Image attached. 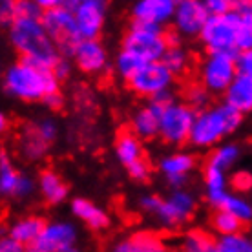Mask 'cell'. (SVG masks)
Returning a JSON list of instances; mask_svg holds the SVG:
<instances>
[{"label":"cell","instance_id":"cell-1","mask_svg":"<svg viewBox=\"0 0 252 252\" xmlns=\"http://www.w3.org/2000/svg\"><path fill=\"white\" fill-rule=\"evenodd\" d=\"M9 42L20 53V61L38 68H53L59 61V48L46 32L42 20L15 19L9 24Z\"/></svg>","mask_w":252,"mask_h":252},{"label":"cell","instance_id":"cell-2","mask_svg":"<svg viewBox=\"0 0 252 252\" xmlns=\"http://www.w3.org/2000/svg\"><path fill=\"white\" fill-rule=\"evenodd\" d=\"M6 92L22 101H42L46 95L59 90V79L50 68H38L20 61L11 64L4 75Z\"/></svg>","mask_w":252,"mask_h":252},{"label":"cell","instance_id":"cell-3","mask_svg":"<svg viewBox=\"0 0 252 252\" xmlns=\"http://www.w3.org/2000/svg\"><path fill=\"white\" fill-rule=\"evenodd\" d=\"M241 117H243V114L240 110H236L227 102L214 108V110H201L195 115L189 141L199 148L214 146L227 133L234 132L240 126Z\"/></svg>","mask_w":252,"mask_h":252},{"label":"cell","instance_id":"cell-4","mask_svg":"<svg viewBox=\"0 0 252 252\" xmlns=\"http://www.w3.org/2000/svg\"><path fill=\"white\" fill-rule=\"evenodd\" d=\"M238 28L240 13L232 7L223 15H210L199 38L208 51H228L238 55Z\"/></svg>","mask_w":252,"mask_h":252},{"label":"cell","instance_id":"cell-5","mask_svg":"<svg viewBox=\"0 0 252 252\" xmlns=\"http://www.w3.org/2000/svg\"><path fill=\"white\" fill-rule=\"evenodd\" d=\"M42 24H44L46 32L50 33V37L53 38V42L57 44L59 51L63 55L73 57L77 44L82 40V35L75 20V13L64 6H55L44 11Z\"/></svg>","mask_w":252,"mask_h":252},{"label":"cell","instance_id":"cell-6","mask_svg":"<svg viewBox=\"0 0 252 252\" xmlns=\"http://www.w3.org/2000/svg\"><path fill=\"white\" fill-rule=\"evenodd\" d=\"M123 48L135 51L146 63H152V61L163 59L164 51L168 50V44H166L161 26L148 24V22H141V20L133 19L132 28L125 37Z\"/></svg>","mask_w":252,"mask_h":252},{"label":"cell","instance_id":"cell-7","mask_svg":"<svg viewBox=\"0 0 252 252\" xmlns=\"http://www.w3.org/2000/svg\"><path fill=\"white\" fill-rule=\"evenodd\" d=\"M195 201L194 197L185 192V190L177 189L168 199H159L156 195H145L141 199V208L145 212L156 214L164 223L166 227H176L179 223H183L190 218L194 212Z\"/></svg>","mask_w":252,"mask_h":252},{"label":"cell","instance_id":"cell-8","mask_svg":"<svg viewBox=\"0 0 252 252\" xmlns=\"http://www.w3.org/2000/svg\"><path fill=\"white\" fill-rule=\"evenodd\" d=\"M240 71H238V55L228 51H208L207 61L201 68L203 86L208 92L221 94L227 92Z\"/></svg>","mask_w":252,"mask_h":252},{"label":"cell","instance_id":"cell-9","mask_svg":"<svg viewBox=\"0 0 252 252\" xmlns=\"http://www.w3.org/2000/svg\"><path fill=\"white\" fill-rule=\"evenodd\" d=\"M161 125H159V135L170 143V145H181L190 139V132L194 126L195 114L190 106L185 104H170L161 114Z\"/></svg>","mask_w":252,"mask_h":252},{"label":"cell","instance_id":"cell-10","mask_svg":"<svg viewBox=\"0 0 252 252\" xmlns=\"http://www.w3.org/2000/svg\"><path fill=\"white\" fill-rule=\"evenodd\" d=\"M174 75L176 73L163 61H152V63H146L135 75L130 77L128 84L137 95L152 97L163 90L170 88Z\"/></svg>","mask_w":252,"mask_h":252},{"label":"cell","instance_id":"cell-11","mask_svg":"<svg viewBox=\"0 0 252 252\" xmlns=\"http://www.w3.org/2000/svg\"><path fill=\"white\" fill-rule=\"evenodd\" d=\"M75 227L64 221H55L44 225L40 236L30 245V249L35 252H71L75 249Z\"/></svg>","mask_w":252,"mask_h":252},{"label":"cell","instance_id":"cell-12","mask_svg":"<svg viewBox=\"0 0 252 252\" xmlns=\"http://www.w3.org/2000/svg\"><path fill=\"white\" fill-rule=\"evenodd\" d=\"M208 17H210V13L205 6V0H181V2H177L176 7L174 28L181 35L199 37Z\"/></svg>","mask_w":252,"mask_h":252},{"label":"cell","instance_id":"cell-13","mask_svg":"<svg viewBox=\"0 0 252 252\" xmlns=\"http://www.w3.org/2000/svg\"><path fill=\"white\" fill-rule=\"evenodd\" d=\"M75 20L82 38H97L102 32L106 6L102 0H86L77 6Z\"/></svg>","mask_w":252,"mask_h":252},{"label":"cell","instance_id":"cell-14","mask_svg":"<svg viewBox=\"0 0 252 252\" xmlns=\"http://www.w3.org/2000/svg\"><path fill=\"white\" fill-rule=\"evenodd\" d=\"M177 2L176 0H137L133 6V19L163 28L174 20Z\"/></svg>","mask_w":252,"mask_h":252},{"label":"cell","instance_id":"cell-15","mask_svg":"<svg viewBox=\"0 0 252 252\" xmlns=\"http://www.w3.org/2000/svg\"><path fill=\"white\" fill-rule=\"evenodd\" d=\"M73 59L86 73H99L106 66V51L97 38H82L77 44Z\"/></svg>","mask_w":252,"mask_h":252},{"label":"cell","instance_id":"cell-16","mask_svg":"<svg viewBox=\"0 0 252 252\" xmlns=\"http://www.w3.org/2000/svg\"><path fill=\"white\" fill-rule=\"evenodd\" d=\"M194 163L195 161L190 154L181 152V154H172L168 158H164L159 166H161L163 174L168 179V183L174 189H181L187 183V176L194 168Z\"/></svg>","mask_w":252,"mask_h":252},{"label":"cell","instance_id":"cell-17","mask_svg":"<svg viewBox=\"0 0 252 252\" xmlns=\"http://www.w3.org/2000/svg\"><path fill=\"white\" fill-rule=\"evenodd\" d=\"M225 102L247 114L252 110V77L245 73H238L232 84L225 92Z\"/></svg>","mask_w":252,"mask_h":252},{"label":"cell","instance_id":"cell-18","mask_svg":"<svg viewBox=\"0 0 252 252\" xmlns=\"http://www.w3.org/2000/svg\"><path fill=\"white\" fill-rule=\"evenodd\" d=\"M205 185H207V197L210 205L220 208L227 197V176L223 168L208 164L205 170Z\"/></svg>","mask_w":252,"mask_h":252},{"label":"cell","instance_id":"cell-19","mask_svg":"<svg viewBox=\"0 0 252 252\" xmlns=\"http://www.w3.org/2000/svg\"><path fill=\"white\" fill-rule=\"evenodd\" d=\"M71 212L79 220L86 221L90 227L95 228V230H101V228L108 227V223H110L106 212L102 208L95 207L94 203H90L88 199H82V197L71 201Z\"/></svg>","mask_w":252,"mask_h":252},{"label":"cell","instance_id":"cell-20","mask_svg":"<svg viewBox=\"0 0 252 252\" xmlns=\"http://www.w3.org/2000/svg\"><path fill=\"white\" fill-rule=\"evenodd\" d=\"M161 115L156 114L150 106L143 108L141 112H137V115L133 117L132 128L133 133L141 139H152L159 135V125H161Z\"/></svg>","mask_w":252,"mask_h":252},{"label":"cell","instance_id":"cell-21","mask_svg":"<svg viewBox=\"0 0 252 252\" xmlns=\"http://www.w3.org/2000/svg\"><path fill=\"white\" fill-rule=\"evenodd\" d=\"M38 189L50 203H61L68 195V187L55 172L46 170L38 177Z\"/></svg>","mask_w":252,"mask_h":252},{"label":"cell","instance_id":"cell-22","mask_svg":"<svg viewBox=\"0 0 252 252\" xmlns=\"http://www.w3.org/2000/svg\"><path fill=\"white\" fill-rule=\"evenodd\" d=\"M44 225V221L38 220V218H24V220L13 223L11 228H9V236L19 240L20 243H24L26 247H30L40 236Z\"/></svg>","mask_w":252,"mask_h":252},{"label":"cell","instance_id":"cell-23","mask_svg":"<svg viewBox=\"0 0 252 252\" xmlns=\"http://www.w3.org/2000/svg\"><path fill=\"white\" fill-rule=\"evenodd\" d=\"M164 247L156 234L141 232L135 234L132 240L123 241L121 245L115 247L117 252H161Z\"/></svg>","mask_w":252,"mask_h":252},{"label":"cell","instance_id":"cell-24","mask_svg":"<svg viewBox=\"0 0 252 252\" xmlns=\"http://www.w3.org/2000/svg\"><path fill=\"white\" fill-rule=\"evenodd\" d=\"M135 133H123L117 139V145H115V152H117V158L123 164H132L133 161L143 158V148Z\"/></svg>","mask_w":252,"mask_h":252},{"label":"cell","instance_id":"cell-25","mask_svg":"<svg viewBox=\"0 0 252 252\" xmlns=\"http://www.w3.org/2000/svg\"><path fill=\"white\" fill-rule=\"evenodd\" d=\"M145 64H146V61L141 57V55H137L135 51H130V50H125V48H123V51L117 55L115 68H117V73H119L123 79L128 81V79H130L132 75H135Z\"/></svg>","mask_w":252,"mask_h":252},{"label":"cell","instance_id":"cell-26","mask_svg":"<svg viewBox=\"0 0 252 252\" xmlns=\"http://www.w3.org/2000/svg\"><path fill=\"white\" fill-rule=\"evenodd\" d=\"M218 252H252V241L240 232L221 234V238L216 241Z\"/></svg>","mask_w":252,"mask_h":252},{"label":"cell","instance_id":"cell-27","mask_svg":"<svg viewBox=\"0 0 252 252\" xmlns=\"http://www.w3.org/2000/svg\"><path fill=\"white\" fill-rule=\"evenodd\" d=\"M220 208H225L228 212H232V214L238 216L243 223L252 221V203L238 194H227L225 201H223V205H221Z\"/></svg>","mask_w":252,"mask_h":252},{"label":"cell","instance_id":"cell-28","mask_svg":"<svg viewBox=\"0 0 252 252\" xmlns=\"http://www.w3.org/2000/svg\"><path fill=\"white\" fill-rule=\"evenodd\" d=\"M185 249L189 252H212L216 251V241L208 234L192 230L185 236Z\"/></svg>","mask_w":252,"mask_h":252},{"label":"cell","instance_id":"cell-29","mask_svg":"<svg viewBox=\"0 0 252 252\" xmlns=\"http://www.w3.org/2000/svg\"><path fill=\"white\" fill-rule=\"evenodd\" d=\"M19 177L20 176L15 172L11 163L7 161L6 154H2V158H0V192L4 195H13Z\"/></svg>","mask_w":252,"mask_h":252},{"label":"cell","instance_id":"cell-30","mask_svg":"<svg viewBox=\"0 0 252 252\" xmlns=\"http://www.w3.org/2000/svg\"><path fill=\"white\" fill-rule=\"evenodd\" d=\"M241 223H243V221H241L238 216H234L232 212H228V210H225V208H221L220 212L214 216V220H212V225H214V228L220 234L240 232Z\"/></svg>","mask_w":252,"mask_h":252},{"label":"cell","instance_id":"cell-31","mask_svg":"<svg viewBox=\"0 0 252 252\" xmlns=\"http://www.w3.org/2000/svg\"><path fill=\"white\" fill-rule=\"evenodd\" d=\"M238 158H240V148H238V146L223 145L212 154V158H210L208 164H214V166H218V168L227 170V168H230V166L236 163V159Z\"/></svg>","mask_w":252,"mask_h":252},{"label":"cell","instance_id":"cell-32","mask_svg":"<svg viewBox=\"0 0 252 252\" xmlns=\"http://www.w3.org/2000/svg\"><path fill=\"white\" fill-rule=\"evenodd\" d=\"M44 7L37 0H15V19L26 20H42Z\"/></svg>","mask_w":252,"mask_h":252},{"label":"cell","instance_id":"cell-33","mask_svg":"<svg viewBox=\"0 0 252 252\" xmlns=\"http://www.w3.org/2000/svg\"><path fill=\"white\" fill-rule=\"evenodd\" d=\"M161 61L177 75V73H183L185 69H187L189 55H187V51H185L181 46H174V48H168V50L164 51V55Z\"/></svg>","mask_w":252,"mask_h":252},{"label":"cell","instance_id":"cell-34","mask_svg":"<svg viewBox=\"0 0 252 252\" xmlns=\"http://www.w3.org/2000/svg\"><path fill=\"white\" fill-rule=\"evenodd\" d=\"M249 48H252V13L240 15V28H238V50L243 51Z\"/></svg>","mask_w":252,"mask_h":252},{"label":"cell","instance_id":"cell-35","mask_svg":"<svg viewBox=\"0 0 252 252\" xmlns=\"http://www.w3.org/2000/svg\"><path fill=\"white\" fill-rule=\"evenodd\" d=\"M174 102H176V95H174V92H170V88H166V90H163V92H159V94L152 95L148 106H150L156 114L161 115L164 110L170 106V104H174Z\"/></svg>","mask_w":252,"mask_h":252},{"label":"cell","instance_id":"cell-36","mask_svg":"<svg viewBox=\"0 0 252 252\" xmlns=\"http://www.w3.org/2000/svg\"><path fill=\"white\" fill-rule=\"evenodd\" d=\"M46 148H48V143H46L44 139L38 137L37 133H35V137L28 139V141H26V146H24L28 158H32V159L42 158V156H44V152H46Z\"/></svg>","mask_w":252,"mask_h":252},{"label":"cell","instance_id":"cell-37","mask_svg":"<svg viewBox=\"0 0 252 252\" xmlns=\"http://www.w3.org/2000/svg\"><path fill=\"white\" fill-rule=\"evenodd\" d=\"M187 97H189V102L194 108H205L208 102V90L201 88V86H192V88L187 92Z\"/></svg>","mask_w":252,"mask_h":252},{"label":"cell","instance_id":"cell-38","mask_svg":"<svg viewBox=\"0 0 252 252\" xmlns=\"http://www.w3.org/2000/svg\"><path fill=\"white\" fill-rule=\"evenodd\" d=\"M230 185H232V189L236 190L238 194L251 192L252 190V176L249 174V172H238V174H234L232 176Z\"/></svg>","mask_w":252,"mask_h":252},{"label":"cell","instance_id":"cell-39","mask_svg":"<svg viewBox=\"0 0 252 252\" xmlns=\"http://www.w3.org/2000/svg\"><path fill=\"white\" fill-rule=\"evenodd\" d=\"M126 168H128L130 177L137 179V181H145L146 177H148V174H150V166H148V163H146L143 158L137 159V161H133L132 164H128Z\"/></svg>","mask_w":252,"mask_h":252},{"label":"cell","instance_id":"cell-40","mask_svg":"<svg viewBox=\"0 0 252 252\" xmlns=\"http://www.w3.org/2000/svg\"><path fill=\"white\" fill-rule=\"evenodd\" d=\"M40 139H44L46 143H50V141H53L55 139V135H57V125H55V121L51 119H44L40 121L37 126V132H35Z\"/></svg>","mask_w":252,"mask_h":252},{"label":"cell","instance_id":"cell-41","mask_svg":"<svg viewBox=\"0 0 252 252\" xmlns=\"http://www.w3.org/2000/svg\"><path fill=\"white\" fill-rule=\"evenodd\" d=\"M33 190H35V185H33L32 179L28 176H20L19 181H17V187L13 190V195L15 197H28V195L33 194Z\"/></svg>","mask_w":252,"mask_h":252},{"label":"cell","instance_id":"cell-42","mask_svg":"<svg viewBox=\"0 0 252 252\" xmlns=\"http://www.w3.org/2000/svg\"><path fill=\"white\" fill-rule=\"evenodd\" d=\"M205 6H207L210 15H223L232 9V2L230 0H205Z\"/></svg>","mask_w":252,"mask_h":252},{"label":"cell","instance_id":"cell-43","mask_svg":"<svg viewBox=\"0 0 252 252\" xmlns=\"http://www.w3.org/2000/svg\"><path fill=\"white\" fill-rule=\"evenodd\" d=\"M238 71L252 77V48L238 53Z\"/></svg>","mask_w":252,"mask_h":252},{"label":"cell","instance_id":"cell-44","mask_svg":"<svg viewBox=\"0 0 252 252\" xmlns=\"http://www.w3.org/2000/svg\"><path fill=\"white\" fill-rule=\"evenodd\" d=\"M0 19L4 26H9L15 20V0H0Z\"/></svg>","mask_w":252,"mask_h":252},{"label":"cell","instance_id":"cell-45","mask_svg":"<svg viewBox=\"0 0 252 252\" xmlns=\"http://www.w3.org/2000/svg\"><path fill=\"white\" fill-rule=\"evenodd\" d=\"M24 247H26L24 243H20L19 240H15L13 236L4 238V240L0 241V251L2 252H22Z\"/></svg>","mask_w":252,"mask_h":252},{"label":"cell","instance_id":"cell-46","mask_svg":"<svg viewBox=\"0 0 252 252\" xmlns=\"http://www.w3.org/2000/svg\"><path fill=\"white\" fill-rule=\"evenodd\" d=\"M42 101H44L46 106L51 108V110H59V108H63L64 99H63V95L59 94V90H57V92H51V94L46 95Z\"/></svg>","mask_w":252,"mask_h":252},{"label":"cell","instance_id":"cell-47","mask_svg":"<svg viewBox=\"0 0 252 252\" xmlns=\"http://www.w3.org/2000/svg\"><path fill=\"white\" fill-rule=\"evenodd\" d=\"M53 73L57 75L59 81H64L66 77L69 75V63L68 61H64V59H59L57 63H55V66H53Z\"/></svg>","mask_w":252,"mask_h":252},{"label":"cell","instance_id":"cell-48","mask_svg":"<svg viewBox=\"0 0 252 252\" xmlns=\"http://www.w3.org/2000/svg\"><path fill=\"white\" fill-rule=\"evenodd\" d=\"M232 7L238 13H240V15H247V13H252V0H236Z\"/></svg>","mask_w":252,"mask_h":252},{"label":"cell","instance_id":"cell-49","mask_svg":"<svg viewBox=\"0 0 252 252\" xmlns=\"http://www.w3.org/2000/svg\"><path fill=\"white\" fill-rule=\"evenodd\" d=\"M181 33L177 32H168L164 33V38H166V44H168V48H174V46H181V37H179Z\"/></svg>","mask_w":252,"mask_h":252},{"label":"cell","instance_id":"cell-50","mask_svg":"<svg viewBox=\"0 0 252 252\" xmlns=\"http://www.w3.org/2000/svg\"><path fill=\"white\" fill-rule=\"evenodd\" d=\"M37 2L44 7V9H51V7H55V6H61V0H37Z\"/></svg>","mask_w":252,"mask_h":252},{"label":"cell","instance_id":"cell-51","mask_svg":"<svg viewBox=\"0 0 252 252\" xmlns=\"http://www.w3.org/2000/svg\"><path fill=\"white\" fill-rule=\"evenodd\" d=\"M79 4H81L79 0H61V6L68 7V9H71V11H75Z\"/></svg>","mask_w":252,"mask_h":252},{"label":"cell","instance_id":"cell-52","mask_svg":"<svg viewBox=\"0 0 252 252\" xmlns=\"http://www.w3.org/2000/svg\"><path fill=\"white\" fill-rule=\"evenodd\" d=\"M0 128L6 130V117H4V115H0Z\"/></svg>","mask_w":252,"mask_h":252},{"label":"cell","instance_id":"cell-53","mask_svg":"<svg viewBox=\"0 0 252 252\" xmlns=\"http://www.w3.org/2000/svg\"><path fill=\"white\" fill-rule=\"evenodd\" d=\"M79 2H86V0H79Z\"/></svg>","mask_w":252,"mask_h":252},{"label":"cell","instance_id":"cell-54","mask_svg":"<svg viewBox=\"0 0 252 252\" xmlns=\"http://www.w3.org/2000/svg\"><path fill=\"white\" fill-rule=\"evenodd\" d=\"M230 2H232V4H234V2H236V0H230Z\"/></svg>","mask_w":252,"mask_h":252},{"label":"cell","instance_id":"cell-55","mask_svg":"<svg viewBox=\"0 0 252 252\" xmlns=\"http://www.w3.org/2000/svg\"><path fill=\"white\" fill-rule=\"evenodd\" d=\"M176 2H181V0H176Z\"/></svg>","mask_w":252,"mask_h":252}]
</instances>
